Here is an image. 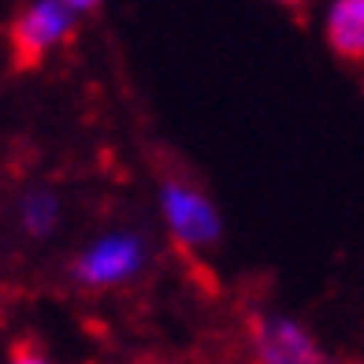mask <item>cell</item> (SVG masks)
<instances>
[{
	"instance_id": "cell-7",
	"label": "cell",
	"mask_w": 364,
	"mask_h": 364,
	"mask_svg": "<svg viewBox=\"0 0 364 364\" xmlns=\"http://www.w3.org/2000/svg\"><path fill=\"white\" fill-rule=\"evenodd\" d=\"M68 4L75 11H97V8H101V0H68Z\"/></svg>"
},
{
	"instance_id": "cell-1",
	"label": "cell",
	"mask_w": 364,
	"mask_h": 364,
	"mask_svg": "<svg viewBox=\"0 0 364 364\" xmlns=\"http://www.w3.org/2000/svg\"><path fill=\"white\" fill-rule=\"evenodd\" d=\"M75 38V8L68 0H34L8 26L11 68L30 71L41 68L48 53H56Z\"/></svg>"
},
{
	"instance_id": "cell-5",
	"label": "cell",
	"mask_w": 364,
	"mask_h": 364,
	"mask_svg": "<svg viewBox=\"0 0 364 364\" xmlns=\"http://www.w3.org/2000/svg\"><path fill=\"white\" fill-rule=\"evenodd\" d=\"M327 48L342 60H364V0H335L323 15Z\"/></svg>"
},
{
	"instance_id": "cell-3",
	"label": "cell",
	"mask_w": 364,
	"mask_h": 364,
	"mask_svg": "<svg viewBox=\"0 0 364 364\" xmlns=\"http://www.w3.org/2000/svg\"><path fill=\"white\" fill-rule=\"evenodd\" d=\"M141 264H145V245L134 235H108L71 264V275L86 290H112L130 283L141 272Z\"/></svg>"
},
{
	"instance_id": "cell-8",
	"label": "cell",
	"mask_w": 364,
	"mask_h": 364,
	"mask_svg": "<svg viewBox=\"0 0 364 364\" xmlns=\"http://www.w3.org/2000/svg\"><path fill=\"white\" fill-rule=\"evenodd\" d=\"M275 4H287V8H301V4H309V0H275Z\"/></svg>"
},
{
	"instance_id": "cell-6",
	"label": "cell",
	"mask_w": 364,
	"mask_h": 364,
	"mask_svg": "<svg viewBox=\"0 0 364 364\" xmlns=\"http://www.w3.org/2000/svg\"><path fill=\"white\" fill-rule=\"evenodd\" d=\"M19 216H23L26 235L45 238V235H53L56 223H60V201H56V197L48 193V190H34V193H26V197H23Z\"/></svg>"
},
{
	"instance_id": "cell-4",
	"label": "cell",
	"mask_w": 364,
	"mask_h": 364,
	"mask_svg": "<svg viewBox=\"0 0 364 364\" xmlns=\"http://www.w3.org/2000/svg\"><path fill=\"white\" fill-rule=\"evenodd\" d=\"M245 335H250V350L264 364H316L323 360V350L309 331L290 320V316H257L245 320Z\"/></svg>"
},
{
	"instance_id": "cell-2",
	"label": "cell",
	"mask_w": 364,
	"mask_h": 364,
	"mask_svg": "<svg viewBox=\"0 0 364 364\" xmlns=\"http://www.w3.org/2000/svg\"><path fill=\"white\" fill-rule=\"evenodd\" d=\"M160 212L175 242H182L186 250H212L223 235L216 205L182 178H171L160 186Z\"/></svg>"
}]
</instances>
